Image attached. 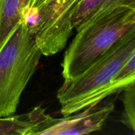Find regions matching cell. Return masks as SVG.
<instances>
[{
	"instance_id": "6da1fadb",
	"label": "cell",
	"mask_w": 135,
	"mask_h": 135,
	"mask_svg": "<svg viewBox=\"0 0 135 135\" xmlns=\"http://www.w3.org/2000/svg\"><path fill=\"white\" fill-rule=\"evenodd\" d=\"M135 53V30L128 33L83 73L57 91L63 117L97 106L108 96L135 83L120 69Z\"/></svg>"
},
{
	"instance_id": "7a4b0ae2",
	"label": "cell",
	"mask_w": 135,
	"mask_h": 135,
	"mask_svg": "<svg viewBox=\"0 0 135 135\" xmlns=\"http://www.w3.org/2000/svg\"><path fill=\"white\" fill-rule=\"evenodd\" d=\"M135 30V5L123 4L76 31L65 51L62 76L67 83L102 56L126 34Z\"/></svg>"
},
{
	"instance_id": "3957f363",
	"label": "cell",
	"mask_w": 135,
	"mask_h": 135,
	"mask_svg": "<svg viewBox=\"0 0 135 135\" xmlns=\"http://www.w3.org/2000/svg\"><path fill=\"white\" fill-rule=\"evenodd\" d=\"M42 54L25 17L0 48V117L14 115Z\"/></svg>"
},
{
	"instance_id": "277c9868",
	"label": "cell",
	"mask_w": 135,
	"mask_h": 135,
	"mask_svg": "<svg viewBox=\"0 0 135 135\" xmlns=\"http://www.w3.org/2000/svg\"><path fill=\"white\" fill-rule=\"evenodd\" d=\"M80 0H47L29 22L43 55L51 56L65 47L74 29L71 18Z\"/></svg>"
},
{
	"instance_id": "5b68a950",
	"label": "cell",
	"mask_w": 135,
	"mask_h": 135,
	"mask_svg": "<svg viewBox=\"0 0 135 135\" xmlns=\"http://www.w3.org/2000/svg\"><path fill=\"white\" fill-rule=\"evenodd\" d=\"M115 104L109 102L101 107L89 108L75 114L55 119L48 115L39 135L88 134L101 130Z\"/></svg>"
},
{
	"instance_id": "8992f818",
	"label": "cell",
	"mask_w": 135,
	"mask_h": 135,
	"mask_svg": "<svg viewBox=\"0 0 135 135\" xmlns=\"http://www.w3.org/2000/svg\"><path fill=\"white\" fill-rule=\"evenodd\" d=\"M47 0H0V48L23 18L30 19Z\"/></svg>"
},
{
	"instance_id": "52a82bcc",
	"label": "cell",
	"mask_w": 135,
	"mask_h": 135,
	"mask_svg": "<svg viewBox=\"0 0 135 135\" xmlns=\"http://www.w3.org/2000/svg\"><path fill=\"white\" fill-rule=\"evenodd\" d=\"M47 115L38 105L25 114L0 117V135H38Z\"/></svg>"
},
{
	"instance_id": "ba28073f",
	"label": "cell",
	"mask_w": 135,
	"mask_h": 135,
	"mask_svg": "<svg viewBox=\"0 0 135 135\" xmlns=\"http://www.w3.org/2000/svg\"><path fill=\"white\" fill-rule=\"evenodd\" d=\"M122 91L123 111L120 121L135 134V83L127 86Z\"/></svg>"
},
{
	"instance_id": "9c48e42d",
	"label": "cell",
	"mask_w": 135,
	"mask_h": 135,
	"mask_svg": "<svg viewBox=\"0 0 135 135\" xmlns=\"http://www.w3.org/2000/svg\"><path fill=\"white\" fill-rule=\"evenodd\" d=\"M104 0H80L71 18V26L75 29L88 19L101 6Z\"/></svg>"
},
{
	"instance_id": "30bf717a",
	"label": "cell",
	"mask_w": 135,
	"mask_h": 135,
	"mask_svg": "<svg viewBox=\"0 0 135 135\" xmlns=\"http://www.w3.org/2000/svg\"><path fill=\"white\" fill-rule=\"evenodd\" d=\"M123 4H133L135 5V0H104L101 6L98 9V10L92 14L89 18L86 20L83 23L78 26L76 28V31L81 30L98 20L101 17H104L115 9L117 7L120 6Z\"/></svg>"
}]
</instances>
